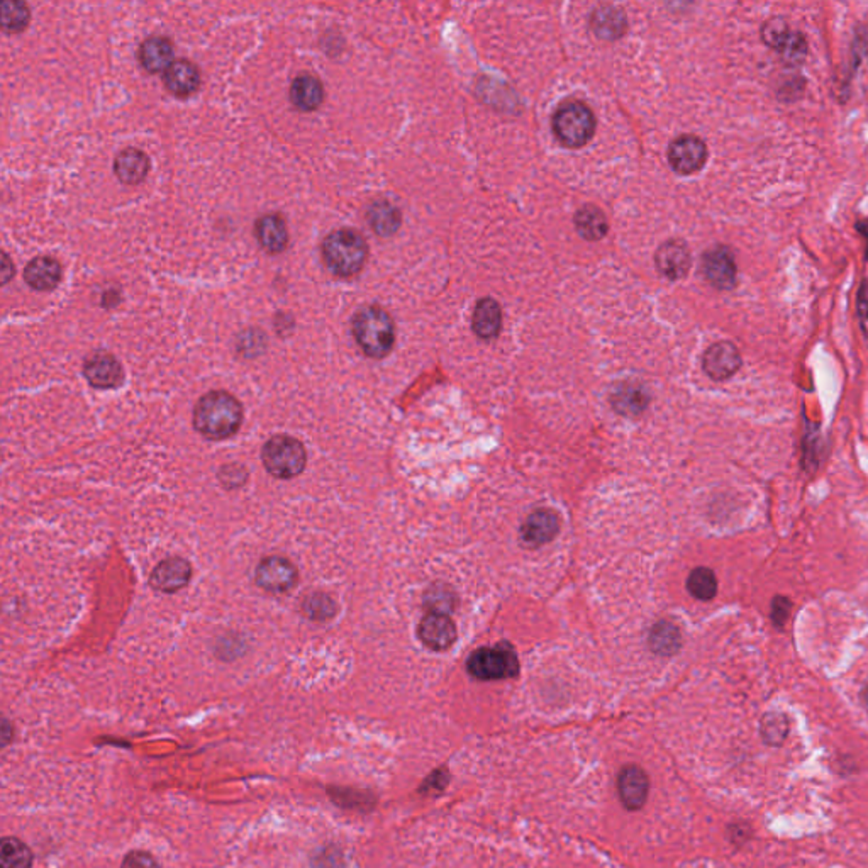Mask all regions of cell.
I'll return each instance as SVG.
<instances>
[{
	"instance_id": "cell-1",
	"label": "cell",
	"mask_w": 868,
	"mask_h": 868,
	"mask_svg": "<svg viewBox=\"0 0 868 868\" xmlns=\"http://www.w3.org/2000/svg\"><path fill=\"white\" fill-rule=\"evenodd\" d=\"M243 423V406L226 390H212L199 398L193 409V427L210 442H222L237 433Z\"/></svg>"
},
{
	"instance_id": "cell-2",
	"label": "cell",
	"mask_w": 868,
	"mask_h": 868,
	"mask_svg": "<svg viewBox=\"0 0 868 868\" xmlns=\"http://www.w3.org/2000/svg\"><path fill=\"white\" fill-rule=\"evenodd\" d=\"M353 336L367 356L383 358L396 343V326L389 312L370 306L354 316Z\"/></svg>"
},
{
	"instance_id": "cell-3",
	"label": "cell",
	"mask_w": 868,
	"mask_h": 868,
	"mask_svg": "<svg viewBox=\"0 0 868 868\" xmlns=\"http://www.w3.org/2000/svg\"><path fill=\"white\" fill-rule=\"evenodd\" d=\"M367 256V241L353 229H338L324 239V264L339 277L356 275L365 265Z\"/></svg>"
},
{
	"instance_id": "cell-4",
	"label": "cell",
	"mask_w": 868,
	"mask_h": 868,
	"mask_svg": "<svg viewBox=\"0 0 868 868\" xmlns=\"http://www.w3.org/2000/svg\"><path fill=\"white\" fill-rule=\"evenodd\" d=\"M262 461L266 471L277 479H294L308 465V452L302 442L294 436L277 434L265 443Z\"/></svg>"
},
{
	"instance_id": "cell-5",
	"label": "cell",
	"mask_w": 868,
	"mask_h": 868,
	"mask_svg": "<svg viewBox=\"0 0 868 868\" xmlns=\"http://www.w3.org/2000/svg\"><path fill=\"white\" fill-rule=\"evenodd\" d=\"M553 131L563 147H584L595 133V116L584 103H565L553 116Z\"/></svg>"
},
{
	"instance_id": "cell-6",
	"label": "cell",
	"mask_w": 868,
	"mask_h": 868,
	"mask_svg": "<svg viewBox=\"0 0 868 868\" xmlns=\"http://www.w3.org/2000/svg\"><path fill=\"white\" fill-rule=\"evenodd\" d=\"M467 668L471 677L479 680H502L519 674V660L509 645L480 648L471 653Z\"/></svg>"
},
{
	"instance_id": "cell-7",
	"label": "cell",
	"mask_w": 868,
	"mask_h": 868,
	"mask_svg": "<svg viewBox=\"0 0 868 868\" xmlns=\"http://www.w3.org/2000/svg\"><path fill=\"white\" fill-rule=\"evenodd\" d=\"M297 578L299 574L294 563L279 555L262 559L255 570V580L258 587L272 594H285L294 589Z\"/></svg>"
},
{
	"instance_id": "cell-8",
	"label": "cell",
	"mask_w": 868,
	"mask_h": 868,
	"mask_svg": "<svg viewBox=\"0 0 868 868\" xmlns=\"http://www.w3.org/2000/svg\"><path fill=\"white\" fill-rule=\"evenodd\" d=\"M668 162L680 175L697 174L707 162L706 143L691 134L680 136L668 148Z\"/></svg>"
},
{
	"instance_id": "cell-9",
	"label": "cell",
	"mask_w": 868,
	"mask_h": 868,
	"mask_svg": "<svg viewBox=\"0 0 868 868\" xmlns=\"http://www.w3.org/2000/svg\"><path fill=\"white\" fill-rule=\"evenodd\" d=\"M735 256L726 246H714L704 253L702 258V273L711 285L716 289L728 291L733 289L736 283Z\"/></svg>"
},
{
	"instance_id": "cell-10",
	"label": "cell",
	"mask_w": 868,
	"mask_h": 868,
	"mask_svg": "<svg viewBox=\"0 0 868 868\" xmlns=\"http://www.w3.org/2000/svg\"><path fill=\"white\" fill-rule=\"evenodd\" d=\"M702 367L712 380H728L741 367V354L733 343L720 341L707 348Z\"/></svg>"
},
{
	"instance_id": "cell-11",
	"label": "cell",
	"mask_w": 868,
	"mask_h": 868,
	"mask_svg": "<svg viewBox=\"0 0 868 868\" xmlns=\"http://www.w3.org/2000/svg\"><path fill=\"white\" fill-rule=\"evenodd\" d=\"M191 563L185 559L172 557V559H163L157 565V568L149 577V584L155 590L174 594L187 587V584L191 582Z\"/></svg>"
},
{
	"instance_id": "cell-12",
	"label": "cell",
	"mask_w": 868,
	"mask_h": 868,
	"mask_svg": "<svg viewBox=\"0 0 868 868\" xmlns=\"http://www.w3.org/2000/svg\"><path fill=\"white\" fill-rule=\"evenodd\" d=\"M84 375L95 389H116L124 380L122 365L109 353L92 354L84 365Z\"/></svg>"
},
{
	"instance_id": "cell-13",
	"label": "cell",
	"mask_w": 868,
	"mask_h": 868,
	"mask_svg": "<svg viewBox=\"0 0 868 868\" xmlns=\"http://www.w3.org/2000/svg\"><path fill=\"white\" fill-rule=\"evenodd\" d=\"M419 640L431 649H448L457 640V628L446 614L429 613L419 622Z\"/></svg>"
},
{
	"instance_id": "cell-14",
	"label": "cell",
	"mask_w": 868,
	"mask_h": 868,
	"mask_svg": "<svg viewBox=\"0 0 868 868\" xmlns=\"http://www.w3.org/2000/svg\"><path fill=\"white\" fill-rule=\"evenodd\" d=\"M655 262L658 272L667 279H684L691 270V250L684 241H667L657 251Z\"/></svg>"
},
{
	"instance_id": "cell-15",
	"label": "cell",
	"mask_w": 868,
	"mask_h": 868,
	"mask_svg": "<svg viewBox=\"0 0 868 868\" xmlns=\"http://www.w3.org/2000/svg\"><path fill=\"white\" fill-rule=\"evenodd\" d=\"M559 531V517L557 513L550 509H538L528 515L524 524L521 526V540L524 545H545L551 541Z\"/></svg>"
},
{
	"instance_id": "cell-16",
	"label": "cell",
	"mask_w": 868,
	"mask_h": 868,
	"mask_svg": "<svg viewBox=\"0 0 868 868\" xmlns=\"http://www.w3.org/2000/svg\"><path fill=\"white\" fill-rule=\"evenodd\" d=\"M649 780L640 766H624L618 777V792L628 810H641L647 802Z\"/></svg>"
},
{
	"instance_id": "cell-17",
	"label": "cell",
	"mask_w": 868,
	"mask_h": 868,
	"mask_svg": "<svg viewBox=\"0 0 868 868\" xmlns=\"http://www.w3.org/2000/svg\"><path fill=\"white\" fill-rule=\"evenodd\" d=\"M165 85L177 97H189L201 87V74L187 59H177L163 75Z\"/></svg>"
},
{
	"instance_id": "cell-18",
	"label": "cell",
	"mask_w": 868,
	"mask_h": 868,
	"mask_svg": "<svg viewBox=\"0 0 868 868\" xmlns=\"http://www.w3.org/2000/svg\"><path fill=\"white\" fill-rule=\"evenodd\" d=\"M255 235L264 250L277 255L287 248L289 231L279 214H266L255 224Z\"/></svg>"
},
{
	"instance_id": "cell-19",
	"label": "cell",
	"mask_w": 868,
	"mask_h": 868,
	"mask_svg": "<svg viewBox=\"0 0 868 868\" xmlns=\"http://www.w3.org/2000/svg\"><path fill=\"white\" fill-rule=\"evenodd\" d=\"M139 61L149 74H165L174 65V45L162 36L148 38L139 48Z\"/></svg>"
},
{
	"instance_id": "cell-20",
	"label": "cell",
	"mask_w": 868,
	"mask_h": 868,
	"mask_svg": "<svg viewBox=\"0 0 868 868\" xmlns=\"http://www.w3.org/2000/svg\"><path fill=\"white\" fill-rule=\"evenodd\" d=\"M114 172L122 183L136 185L147 178L149 158L141 149L128 148L119 153L114 162Z\"/></svg>"
},
{
	"instance_id": "cell-21",
	"label": "cell",
	"mask_w": 868,
	"mask_h": 868,
	"mask_svg": "<svg viewBox=\"0 0 868 868\" xmlns=\"http://www.w3.org/2000/svg\"><path fill=\"white\" fill-rule=\"evenodd\" d=\"M24 279L34 291H53L61 280V265L51 256H38L26 266Z\"/></svg>"
},
{
	"instance_id": "cell-22",
	"label": "cell",
	"mask_w": 868,
	"mask_h": 868,
	"mask_svg": "<svg viewBox=\"0 0 868 868\" xmlns=\"http://www.w3.org/2000/svg\"><path fill=\"white\" fill-rule=\"evenodd\" d=\"M471 326L479 338H496L502 327L501 306L494 299H482L473 310Z\"/></svg>"
},
{
	"instance_id": "cell-23",
	"label": "cell",
	"mask_w": 868,
	"mask_h": 868,
	"mask_svg": "<svg viewBox=\"0 0 868 868\" xmlns=\"http://www.w3.org/2000/svg\"><path fill=\"white\" fill-rule=\"evenodd\" d=\"M291 101L300 111H316L324 101L323 84L312 75H299L291 87Z\"/></svg>"
},
{
	"instance_id": "cell-24",
	"label": "cell",
	"mask_w": 868,
	"mask_h": 868,
	"mask_svg": "<svg viewBox=\"0 0 868 868\" xmlns=\"http://www.w3.org/2000/svg\"><path fill=\"white\" fill-rule=\"evenodd\" d=\"M647 389L640 383H621L613 394V406L622 416H638L647 409Z\"/></svg>"
},
{
	"instance_id": "cell-25",
	"label": "cell",
	"mask_w": 868,
	"mask_h": 868,
	"mask_svg": "<svg viewBox=\"0 0 868 868\" xmlns=\"http://www.w3.org/2000/svg\"><path fill=\"white\" fill-rule=\"evenodd\" d=\"M592 30L603 40H616L626 31V15L616 7H599L592 15Z\"/></svg>"
},
{
	"instance_id": "cell-26",
	"label": "cell",
	"mask_w": 868,
	"mask_h": 868,
	"mask_svg": "<svg viewBox=\"0 0 868 868\" xmlns=\"http://www.w3.org/2000/svg\"><path fill=\"white\" fill-rule=\"evenodd\" d=\"M575 228L582 237L589 241H599L607 235V219L601 209L586 206L575 214Z\"/></svg>"
},
{
	"instance_id": "cell-27",
	"label": "cell",
	"mask_w": 868,
	"mask_h": 868,
	"mask_svg": "<svg viewBox=\"0 0 868 868\" xmlns=\"http://www.w3.org/2000/svg\"><path fill=\"white\" fill-rule=\"evenodd\" d=\"M682 645V636L678 631L677 626H674L668 621H662L653 626L649 633V647L663 657L676 655Z\"/></svg>"
},
{
	"instance_id": "cell-28",
	"label": "cell",
	"mask_w": 868,
	"mask_h": 868,
	"mask_svg": "<svg viewBox=\"0 0 868 868\" xmlns=\"http://www.w3.org/2000/svg\"><path fill=\"white\" fill-rule=\"evenodd\" d=\"M368 222L377 235L392 236L400 226V212L389 202H375L368 209Z\"/></svg>"
},
{
	"instance_id": "cell-29",
	"label": "cell",
	"mask_w": 868,
	"mask_h": 868,
	"mask_svg": "<svg viewBox=\"0 0 868 868\" xmlns=\"http://www.w3.org/2000/svg\"><path fill=\"white\" fill-rule=\"evenodd\" d=\"M32 852L21 839L4 838L0 845V868H31Z\"/></svg>"
},
{
	"instance_id": "cell-30",
	"label": "cell",
	"mask_w": 868,
	"mask_h": 868,
	"mask_svg": "<svg viewBox=\"0 0 868 868\" xmlns=\"http://www.w3.org/2000/svg\"><path fill=\"white\" fill-rule=\"evenodd\" d=\"M687 589L699 601H711L718 594V578L711 568L699 567L687 578Z\"/></svg>"
},
{
	"instance_id": "cell-31",
	"label": "cell",
	"mask_w": 868,
	"mask_h": 868,
	"mask_svg": "<svg viewBox=\"0 0 868 868\" xmlns=\"http://www.w3.org/2000/svg\"><path fill=\"white\" fill-rule=\"evenodd\" d=\"M30 7L21 0L2 2V28L7 32L24 31L30 24Z\"/></svg>"
},
{
	"instance_id": "cell-32",
	"label": "cell",
	"mask_w": 868,
	"mask_h": 868,
	"mask_svg": "<svg viewBox=\"0 0 868 868\" xmlns=\"http://www.w3.org/2000/svg\"><path fill=\"white\" fill-rule=\"evenodd\" d=\"M302 611L308 618L312 619V621H329V619L335 618L336 613H338V605L336 603L327 595V594H323V592H316V594H310L304 603H302Z\"/></svg>"
},
{
	"instance_id": "cell-33",
	"label": "cell",
	"mask_w": 868,
	"mask_h": 868,
	"mask_svg": "<svg viewBox=\"0 0 868 868\" xmlns=\"http://www.w3.org/2000/svg\"><path fill=\"white\" fill-rule=\"evenodd\" d=\"M792 32L794 30L783 17H770L760 31L764 43L777 53H780V49L789 41Z\"/></svg>"
},
{
	"instance_id": "cell-34",
	"label": "cell",
	"mask_w": 868,
	"mask_h": 868,
	"mask_svg": "<svg viewBox=\"0 0 868 868\" xmlns=\"http://www.w3.org/2000/svg\"><path fill=\"white\" fill-rule=\"evenodd\" d=\"M780 58L787 65H801L808 57V41L802 32L794 31L789 41L780 49Z\"/></svg>"
},
{
	"instance_id": "cell-35",
	"label": "cell",
	"mask_w": 868,
	"mask_h": 868,
	"mask_svg": "<svg viewBox=\"0 0 868 868\" xmlns=\"http://www.w3.org/2000/svg\"><path fill=\"white\" fill-rule=\"evenodd\" d=\"M453 604H455V595L452 594L450 589L433 587L426 594V605H429L431 613L448 616V613L453 611V607H455Z\"/></svg>"
},
{
	"instance_id": "cell-36",
	"label": "cell",
	"mask_w": 868,
	"mask_h": 868,
	"mask_svg": "<svg viewBox=\"0 0 868 868\" xmlns=\"http://www.w3.org/2000/svg\"><path fill=\"white\" fill-rule=\"evenodd\" d=\"M219 480L226 488H236L246 482V470L241 465H226L219 471Z\"/></svg>"
},
{
	"instance_id": "cell-37",
	"label": "cell",
	"mask_w": 868,
	"mask_h": 868,
	"mask_svg": "<svg viewBox=\"0 0 868 868\" xmlns=\"http://www.w3.org/2000/svg\"><path fill=\"white\" fill-rule=\"evenodd\" d=\"M121 868H162L158 862L147 852H131L126 855Z\"/></svg>"
},
{
	"instance_id": "cell-38",
	"label": "cell",
	"mask_w": 868,
	"mask_h": 868,
	"mask_svg": "<svg viewBox=\"0 0 868 868\" xmlns=\"http://www.w3.org/2000/svg\"><path fill=\"white\" fill-rule=\"evenodd\" d=\"M858 318H860V324H862V329L865 333V338L868 339V283L864 282L860 292H858Z\"/></svg>"
},
{
	"instance_id": "cell-39",
	"label": "cell",
	"mask_w": 868,
	"mask_h": 868,
	"mask_svg": "<svg viewBox=\"0 0 868 868\" xmlns=\"http://www.w3.org/2000/svg\"><path fill=\"white\" fill-rule=\"evenodd\" d=\"M789 609H791V603L783 597H777L774 601V607H772V619L777 626H782L785 621H787V616H789Z\"/></svg>"
},
{
	"instance_id": "cell-40",
	"label": "cell",
	"mask_w": 868,
	"mask_h": 868,
	"mask_svg": "<svg viewBox=\"0 0 868 868\" xmlns=\"http://www.w3.org/2000/svg\"><path fill=\"white\" fill-rule=\"evenodd\" d=\"M13 275H14V265H13L11 258L7 255H4V258H2V283H7Z\"/></svg>"
},
{
	"instance_id": "cell-41",
	"label": "cell",
	"mask_w": 868,
	"mask_h": 868,
	"mask_svg": "<svg viewBox=\"0 0 868 868\" xmlns=\"http://www.w3.org/2000/svg\"><path fill=\"white\" fill-rule=\"evenodd\" d=\"M856 229L867 237V260H868V221H862L856 224Z\"/></svg>"
},
{
	"instance_id": "cell-42",
	"label": "cell",
	"mask_w": 868,
	"mask_h": 868,
	"mask_svg": "<svg viewBox=\"0 0 868 868\" xmlns=\"http://www.w3.org/2000/svg\"><path fill=\"white\" fill-rule=\"evenodd\" d=\"M867 704H868V691H867Z\"/></svg>"
}]
</instances>
